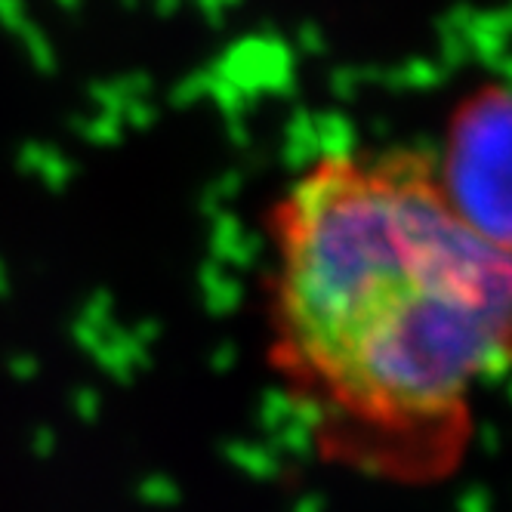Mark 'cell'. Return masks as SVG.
Returning <instances> with one entry per match:
<instances>
[{
    "label": "cell",
    "instance_id": "obj_1",
    "mask_svg": "<svg viewBox=\"0 0 512 512\" xmlns=\"http://www.w3.org/2000/svg\"><path fill=\"white\" fill-rule=\"evenodd\" d=\"M266 244V361L318 457L389 485L451 479L512 371V247L405 145L318 155L275 195Z\"/></svg>",
    "mask_w": 512,
    "mask_h": 512
},
{
    "label": "cell",
    "instance_id": "obj_2",
    "mask_svg": "<svg viewBox=\"0 0 512 512\" xmlns=\"http://www.w3.org/2000/svg\"><path fill=\"white\" fill-rule=\"evenodd\" d=\"M432 158L466 223L512 247V84L488 81L463 93Z\"/></svg>",
    "mask_w": 512,
    "mask_h": 512
}]
</instances>
